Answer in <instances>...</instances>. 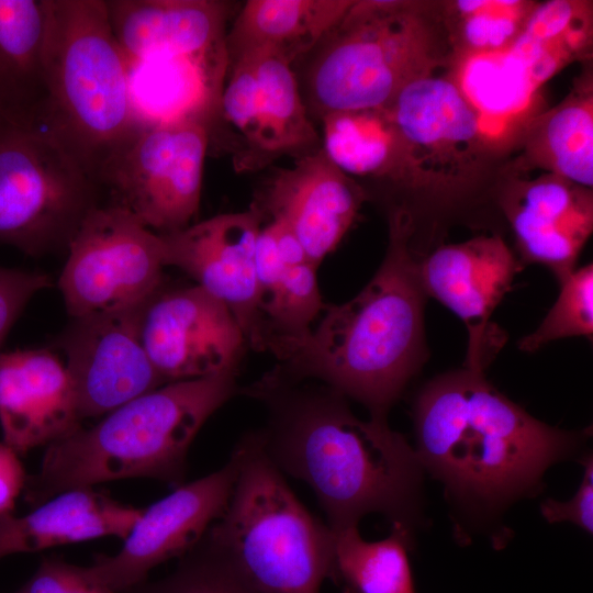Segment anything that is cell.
Listing matches in <instances>:
<instances>
[{
	"label": "cell",
	"instance_id": "cell-1",
	"mask_svg": "<svg viewBox=\"0 0 593 593\" xmlns=\"http://www.w3.org/2000/svg\"><path fill=\"white\" fill-rule=\"evenodd\" d=\"M249 393L271 411L259 433L267 456L311 486L333 532L374 512L407 526L422 465L387 418L361 421L333 389L298 390L275 376Z\"/></svg>",
	"mask_w": 593,
	"mask_h": 593
},
{
	"label": "cell",
	"instance_id": "cell-2",
	"mask_svg": "<svg viewBox=\"0 0 593 593\" xmlns=\"http://www.w3.org/2000/svg\"><path fill=\"white\" fill-rule=\"evenodd\" d=\"M388 219V247L371 280L349 301L324 305L317 326L278 357L293 381L318 379L374 418H387L428 356L414 222L403 209Z\"/></svg>",
	"mask_w": 593,
	"mask_h": 593
},
{
	"label": "cell",
	"instance_id": "cell-3",
	"mask_svg": "<svg viewBox=\"0 0 593 593\" xmlns=\"http://www.w3.org/2000/svg\"><path fill=\"white\" fill-rule=\"evenodd\" d=\"M416 455L455 493L486 503L528 491L574 447L468 367L427 383L414 405Z\"/></svg>",
	"mask_w": 593,
	"mask_h": 593
},
{
	"label": "cell",
	"instance_id": "cell-4",
	"mask_svg": "<svg viewBox=\"0 0 593 593\" xmlns=\"http://www.w3.org/2000/svg\"><path fill=\"white\" fill-rule=\"evenodd\" d=\"M236 368L175 381L79 427L46 447L38 471L27 475L24 500L38 506L72 489L128 478L181 485L189 447L204 422L235 390Z\"/></svg>",
	"mask_w": 593,
	"mask_h": 593
},
{
	"label": "cell",
	"instance_id": "cell-5",
	"mask_svg": "<svg viewBox=\"0 0 593 593\" xmlns=\"http://www.w3.org/2000/svg\"><path fill=\"white\" fill-rule=\"evenodd\" d=\"M45 104L40 128L96 181L105 160L143 123L131 66L104 0H43ZM97 182V181H96Z\"/></svg>",
	"mask_w": 593,
	"mask_h": 593
},
{
	"label": "cell",
	"instance_id": "cell-6",
	"mask_svg": "<svg viewBox=\"0 0 593 593\" xmlns=\"http://www.w3.org/2000/svg\"><path fill=\"white\" fill-rule=\"evenodd\" d=\"M300 83L313 121L388 107L409 83L451 60L439 2L354 1L309 54Z\"/></svg>",
	"mask_w": 593,
	"mask_h": 593
},
{
	"label": "cell",
	"instance_id": "cell-7",
	"mask_svg": "<svg viewBox=\"0 0 593 593\" xmlns=\"http://www.w3.org/2000/svg\"><path fill=\"white\" fill-rule=\"evenodd\" d=\"M235 450L237 480L206 536L262 593H321L324 580L335 575L333 530L299 501L259 433Z\"/></svg>",
	"mask_w": 593,
	"mask_h": 593
},
{
	"label": "cell",
	"instance_id": "cell-8",
	"mask_svg": "<svg viewBox=\"0 0 593 593\" xmlns=\"http://www.w3.org/2000/svg\"><path fill=\"white\" fill-rule=\"evenodd\" d=\"M97 189L45 131L0 118V243L32 256L67 248Z\"/></svg>",
	"mask_w": 593,
	"mask_h": 593
},
{
	"label": "cell",
	"instance_id": "cell-9",
	"mask_svg": "<svg viewBox=\"0 0 593 593\" xmlns=\"http://www.w3.org/2000/svg\"><path fill=\"white\" fill-rule=\"evenodd\" d=\"M209 126L201 121L142 123L100 168L96 181L116 205L157 234L191 224L199 211Z\"/></svg>",
	"mask_w": 593,
	"mask_h": 593
},
{
	"label": "cell",
	"instance_id": "cell-10",
	"mask_svg": "<svg viewBox=\"0 0 593 593\" xmlns=\"http://www.w3.org/2000/svg\"><path fill=\"white\" fill-rule=\"evenodd\" d=\"M67 249L58 288L71 318L135 310L163 286L160 234L116 205L92 208Z\"/></svg>",
	"mask_w": 593,
	"mask_h": 593
},
{
	"label": "cell",
	"instance_id": "cell-11",
	"mask_svg": "<svg viewBox=\"0 0 593 593\" xmlns=\"http://www.w3.org/2000/svg\"><path fill=\"white\" fill-rule=\"evenodd\" d=\"M242 145L233 156L237 172L257 171L275 160L293 159L321 148L293 65L270 53H253L228 63L216 116Z\"/></svg>",
	"mask_w": 593,
	"mask_h": 593
},
{
	"label": "cell",
	"instance_id": "cell-12",
	"mask_svg": "<svg viewBox=\"0 0 593 593\" xmlns=\"http://www.w3.org/2000/svg\"><path fill=\"white\" fill-rule=\"evenodd\" d=\"M400 135L411 190L439 202L463 193L474 178L482 134L473 104L455 81L427 76L387 107Z\"/></svg>",
	"mask_w": 593,
	"mask_h": 593
},
{
	"label": "cell",
	"instance_id": "cell-13",
	"mask_svg": "<svg viewBox=\"0 0 593 593\" xmlns=\"http://www.w3.org/2000/svg\"><path fill=\"white\" fill-rule=\"evenodd\" d=\"M238 470L234 449L217 471L177 486L144 508L119 552L98 556L93 564L79 567L81 574L116 593L144 583L153 568L188 552L224 514Z\"/></svg>",
	"mask_w": 593,
	"mask_h": 593
},
{
	"label": "cell",
	"instance_id": "cell-14",
	"mask_svg": "<svg viewBox=\"0 0 593 593\" xmlns=\"http://www.w3.org/2000/svg\"><path fill=\"white\" fill-rule=\"evenodd\" d=\"M138 335L167 383L236 368L247 342L231 310L197 284L161 286L139 307Z\"/></svg>",
	"mask_w": 593,
	"mask_h": 593
},
{
	"label": "cell",
	"instance_id": "cell-15",
	"mask_svg": "<svg viewBox=\"0 0 593 593\" xmlns=\"http://www.w3.org/2000/svg\"><path fill=\"white\" fill-rule=\"evenodd\" d=\"M523 268L497 233L439 244L419 260L427 298L450 310L467 329L465 367L484 371L502 347L505 339L491 318Z\"/></svg>",
	"mask_w": 593,
	"mask_h": 593
},
{
	"label": "cell",
	"instance_id": "cell-16",
	"mask_svg": "<svg viewBox=\"0 0 593 593\" xmlns=\"http://www.w3.org/2000/svg\"><path fill=\"white\" fill-rule=\"evenodd\" d=\"M264 214L253 204L170 233L160 234L164 262L189 275L197 286L225 304L246 340L259 343L256 243Z\"/></svg>",
	"mask_w": 593,
	"mask_h": 593
},
{
	"label": "cell",
	"instance_id": "cell-17",
	"mask_svg": "<svg viewBox=\"0 0 593 593\" xmlns=\"http://www.w3.org/2000/svg\"><path fill=\"white\" fill-rule=\"evenodd\" d=\"M139 307L72 318L60 335L81 419L107 415L167 383L141 343Z\"/></svg>",
	"mask_w": 593,
	"mask_h": 593
},
{
	"label": "cell",
	"instance_id": "cell-18",
	"mask_svg": "<svg viewBox=\"0 0 593 593\" xmlns=\"http://www.w3.org/2000/svg\"><path fill=\"white\" fill-rule=\"evenodd\" d=\"M368 199V191L320 148L277 169L254 204L289 228L318 266L338 246Z\"/></svg>",
	"mask_w": 593,
	"mask_h": 593
},
{
	"label": "cell",
	"instance_id": "cell-19",
	"mask_svg": "<svg viewBox=\"0 0 593 593\" xmlns=\"http://www.w3.org/2000/svg\"><path fill=\"white\" fill-rule=\"evenodd\" d=\"M497 203L515 237L525 267L538 264L560 280L577 268L593 231V192L549 172L512 179Z\"/></svg>",
	"mask_w": 593,
	"mask_h": 593
},
{
	"label": "cell",
	"instance_id": "cell-20",
	"mask_svg": "<svg viewBox=\"0 0 593 593\" xmlns=\"http://www.w3.org/2000/svg\"><path fill=\"white\" fill-rule=\"evenodd\" d=\"M80 422L69 373L56 355L44 348L0 354V425L18 455L69 436Z\"/></svg>",
	"mask_w": 593,
	"mask_h": 593
},
{
	"label": "cell",
	"instance_id": "cell-21",
	"mask_svg": "<svg viewBox=\"0 0 593 593\" xmlns=\"http://www.w3.org/2000/svg\"><path fill=\"white\" fill-rule=\"evenodd\" d=\"M130 66L190 57L225 44L231 4L221 0H104Z\"/></svg>",
	"mask_w": 593,
	"mask_h": 593
},
{
	"label": "cell",
	"instance_id": "cell-22",
	"mask_svg": "<svg viewBox=\"0 0 593 593\" xmlns=\"http://www.w3.org/2000/svg\"><path fill=\"white\" fill-rule=\"evenodd\" d=\"M142 512L92 488L65 491L27 515H0V559L105 536L124 540Z\"/></svg>",
	"mask_w": 593,
	"mask_h": 593
},
{
	"label": "cell",
	"instance_id": "cell-23",
	"mask_svg": "<svg viewBox=\"0 0 593 593\" xmlns=\"http://www.w3.org/2000/svg\"><path fill=\"white\" fill-rule=\"evenodd\" d=\"M353 0H248L227 30L228 63L253 53L290 64L309 55L342 21Z\"/></svg>",
	"mask_w": 593,
	"mask_h": 593
},
{
	"label": "cell",
	"instance_id": "cell-24",
	"mask_svg": "<svg viewBox=\"0 0 593 593\" xmlns=\"http://www.w3.org/2000/svg\"><path fill=\"white\" fill-rule=\"evenodd\" d=\"M525 168H537L592 189L593 77L579 76L570 92L551 110L536 118L523 137Z\"/></svg>",
	"mask_w": 593,
	"mask_h": 593
},
{
	"label": "cell",
	"instance_id": "cell-25",
	"mask_svg": "<svg viewBox=\"0 0 593 593\" xmlns=\"http://www.w3.org/2000/svg\"><path fill=\"white\" fill-rule=\"evenodd\" d=\"M43 0H0V118L40 127L45 104Z\"/></svg>",
	"mask_w": 593,
	"mask_h": 593
},
{
	"label": "cell",
	"instance_id": "cell-26",
	"mask_svg": "<svg viewBox=\"0 0 593 593\" xmlns=\"http://www.w3.org/2000/svg\"><path fill=\"white\" fill-rule=\"evenodd\" d=\"M592 18V1L536 2L505 55L515 71L538 88L571 63L591 57Z\"/></svg>",
	"mask_w": 593,
	"mask_h": 593
},
{
	"label": "cell",
	"instance_id": "cell-27",
	"mask_svg": "<svg viewBox=\"0 0 593 593\" xmlns=\"http://www.w3.org/2000/svg\"><path fill=\"white\" fill-rule=\"evenodd\" d=\"M321 148L343 172L410 189L400 135L387 107L322 116Z\"/></svg>",
	"mask_w": 593,
	"mask_h": 593
},
{
	"label": "cell",
	"instance_id": "cell-28",
	"mask_svg": "<svg viewBox=\"0 0 593 593\" xmlns=\"http://www.w3.org/2000/svg\"><path fill=\"white\" fill-rule=\"evenodd\" d=\"M334 533V582L343 593H415L407 557L409 528L394 523L389 537L365 540L358 526Z\"/></svg>",
	"mask_w": 593,
	"mask_h": 593
},
{
	"label": "cell",
	"instance_id": "cell-29",
	"mask_svg": "<svg viewBox=\"0 0 593 593\" xmlns=\"http://www.w3.org/2000/svg\"><path fill=\"white\" fill-rule=\"evenodd\" d=\"M536 2L526 0H452L439 2L451 59L466 61L507 52Z\"/></svg>",
	"mask_w": 593,
	"mask_h": 593
},
{
	"label": "cell",
	"instance_id": "cell-30",
	"mask_svg": "<svg viewBox=\"0 0 593 593\" xmlns=\"http://www.w3.org/2000/svg\"><path fill=\"white\" fill-rule=\"evenodd\" d=\"M168 577L144 582L124 593H262L208 536L180 557Z\"/></svg>",
	"mask_w": 593,
	"mask_h": 593
},
{
	"label": "cell",
	"instance_id": "cell-31",
	"mask_svg": "<svg viewBox=\"0 0 593 593\" xmlns=\"http://www.w3.org/2000/svg\"><path fill=\"white\" fill-rule=\"evenodd\" d=\"M559 281L557 300L535 331L521 338L518 349L534 353L567 337L593 334V265L575 268Z\"/></svg>",
	"mask_w": 593,
	"mask_h": 593
},
{
	"label": "cell",
	"instance_id": "cell-32",
	"mask_svg": "<svg viewBox=\"0 0 593 593\" xmlns=\"http://www.w3.org/2000/svg\"><path fill=\"white\" fill-rule=\"evenodd\" d=\"M51 284L44 273L0 266V347L31 298Z\"/></svg>",
	"mask_w": 593,
	"mask_h": 593
},
{
	"label": "cell",
	"instance_id": "cell-33",
	"mask_svg": "<svg viewBox=\"0 0 593 593\" xmlns=\"http://www.w3.org/2000/svg\"><path fill=\"white\" fill-rule=\"evenodd\" d=\"M13 593H116L88 581L79 567L58 558L44 559L35 573Z\"/></svg>",
	"mask_w": 593,
	"mask_h": 593
},
{
	"label": "cell",
	"instance_id": "cell-34",
	"mask_svg": "<svg viewBox=\"0 0 593 593\" xmlns=\"http://www.w3.org/2000/svg\"><path fill=\"white\" fill-rule=\"evenodd\" d=\"M584 473L575 494L567 502L548 499L540 506L545 519L550 523L571 522L585 532L593 529V462L592 457L583 460Z\"/></svg>",
	"mask_w": 593,
	"mask_h": 593
},
{
	"label": "cell",
	"instance_id": "cell-35",
	"mask_svg": "<svg viewBox=\"0 0 593 593\" xmlns=\"http://www.w3.org/2000/svg\"><path fill=\"white\" fill-rule=\"evenodd\" d=\"M26 477L18 454L0 441V515L11 514Z\"/></svg>",
	"mask_w": 593,
	"mask_h": 593
}]
</instances>
